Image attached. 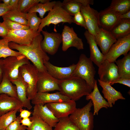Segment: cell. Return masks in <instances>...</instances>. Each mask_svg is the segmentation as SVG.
Returning a JSON list of instances; mask_svg holds the SVG:
<instances>
[{"mask_svg": "<svg viewBox=\"0 0 130 130\" xmlns=\"http://www.w3.org/2000/svg\"><path fill=\"white\" fill-rule=\"evenodd\" d=\"M43 39V36L40 33L35 37L29 45H20L10 42L9 46L11 49L17 50L31 61L39 72H47L44 64L49 61L50 58L41 47V42Z\"/></svg>", "mask_w": 130, "mask_h": 130, "instance_id": "1", "label": "cell"}, {"mask_svg": "<svg viewBox=\"0 0 130 130\" xmlns=\"http://www.w3.org/2000/svg\"><path fill=\"white\" fill-rule=\"evenodd\" d=\"M59 87L63 94L75 101L88 95L93 90L84 80L74 76L60 80Z\"/></svg>", "mask_w": 130, "mask_h": 130, "instance_id": "2", "label": "cell"}, {"mask_svg": "<svg viewBox=\"0 0 130 130\" xmlns=\"http://www.w3.org/2000/svg\"><path fill=\"white\" fill-rule=\"evenodd\" d=\"M93 105L90 100L85 105L81 108H76L69 117L78 130H93L94 115L91 111Z\"/></svg>", "mask_w": 130, "mask_h": 130, "instance_id": "3", "label": "cell"}, {"mask_svg": "<svg viewBox=\"0 0 130 130\" xmlns=\"http://www.w3.org/2000/svg\"><path fill=\"white\" fill-rule=\"evenodd\" d=\"M62 2L56 1L52 9L49 11L47 15L41 19V21L38 32H40L43 28L48 26L51 24L55 25L61 23H67L71 24L73 23V17L68 13L63 8Z\"/></svg>", "mask_w": 130, "mask_h": 130, "instance_id": "4", "label": "cell"}, {"mask_svg": "<svg viewBox=\"0 0 130 130\" xmlns=\"http://www.w3.org/2000/svg\"><path fill=\"white\" fill-rule=\"evenodd\" d=\"M72 76L83 79L93 90L96 80L94 78L96 72L93 62L90 58L82 54Z\"/></svg>", "mask_w": 130, "mask_h": 130, "instance_id": "5", "label": "cell"}, {"mask_svg": "<svg viewBox=\"0 0 130 130\" xmlns=\"http://www.w3.org/2000/svg\"><path fill=\"white\" fill-rule=\"evenodd\" d=\"M39 71L36 67L30 63L24 65L19 69V73L27 84V96L30 100L37 93V84Z\"/></svg>", "mask_w": 130, "mask_h": 130, "instance_id": "6", "label": "cell"}, {"mask_svg": "<svg viewBox=\"0 0 130 130\" xmlns=\"http://www.w3.org/2000/svg\"><path fill=\"white\" fill-rule=\"evenodd\" d=\"M3 62L4 74L11 82L18 78L20 67L30 63L29 60L23 55L9 57L3 59Z\"/></svg>", "mask_w": 130, "mask_h": 130, "instance_id": "7", "label": "cell"}, {"mask_svg": "<svg viewBox=\"0 0 130 130\" xmlns=\"http://www.w3.org/2000/svg\"><path fill=\"white\" fill-rule=\"evenodd\" d=\"M130 50V34L118 39L104 56V60L115 63L120 56L127 54Z\"/></svg>", "mask_w": 130, "mask_h": 130, "instance_id": "8", "label": "cell"}, {"mask_svg": "<svg viewBox=\"0 0 130 130\" xmlns=\"http://www.w3.org/2000/svg\"><path fill=\"white\" fill-rule=\"evenodd\" d=\"M80 12L85 21L87 30L95 36L100 28L99 20V12L90 7V5L81 7Z\"/></svg>", "mask_w": 130, "mask_h": 130, "instance_id": "9", "label": "cell"}, {"mask_svg": "<svg viewBox=\"0 0 130 130\" xmlns=\"http://www.w3.org/2000/svg\"><path fill=\"white\" fill-rule=\"evenodd\" d=\"M40 33L38 31L30 29L10 30L3 38L7 39L9 42H13L20 45H28L30 44L35 37Z\"/></svg>", "mask_w": 130, "mask_h": 130, "instance_id": "10", "label": "cell"}, {"mask_svg": "<svg viewBox=\"0 0 130 130\" xmlns=\"http://www.w3.org/2000/svg\"><path fill=\"white\" fill-rule=\"evenodd\" d=\"M41 32L44 36L40 43L42 49L46 53L54 55L57 52L62 42L61 34L56 32H49L43 30Z\"/></svg>", "mask_w": 130, "mask_h": 130, "instance_id": "11", "label": "cell"}, {"mask_svg": "<svg viewBox=\"0 0 130 130\" xmlns=\"http://www.w3.org/2000/svg\"><path fill=\"white\" fill-rule=\"evenodd\" d=\"M46 104L58 119L69 116L77 108L75 101L71 99Z\"/></svg>", "mask_w": 130, "mask_h": 130, "instance_id": "12", "label": "cell"}, {"mask_svg": "<svg viewBox=\"0 0 130 130\" xmlns=\"http://www.w3.org/2000/svg\"><path fill=\"white\" fill-rule=\"evenodd\" d=\"M62 38V49L65 52L71 47H74L78 50L84 49L82 39L79 38L73 27L64 26L61 34Z\"/></svg>", "mask_w": 130, "mask_h": 130, "instance_id": "13", "label": "cell"}, {"mask_svg": "<svg viewBox=\"0 0 130 130\" xmlns=\"http://www.w3.org/2000/svg\"><path fill=\"white\" fill-rule=\"evenodd\" d=\"M60 80L53 77L47 72H39L37 84V93L60 91Z\"/></svg>", "mask_w": 130, "mask_h": 130, "instance_id": "14", "label": "cell"}, {"mask_svg": "<svg viewBox=\"0 0 130 130\" xmlns=\"http://www.w3.org/2000/svg\"><path fill=\"white\" fill-rule=\"evenodd\" d=\"M98 73L99 80L104 82L110 83L119 78L116 65L106 60L98 67Z\"/></svg>", "mask_w": 130, "mask_h": 130, "instance_id": "15", "label": "cell"}, {"mask_svg": "<svg viewBox=\"0 0 130 130\" xmlns=\"http://www.w3.org/2000/svg\"><path fill=\"white\" fill-rule=\"evenodd\" d=\"M120 15L109 6L100 11L99 12L100 28L110 32L120 20Z\"/></svg>", "mask_w": 130, "mask_h": 130, "instance_id": "16", "label": "cell"}, {"mask_svg": "<svg viewBox=\"0 0 130 130\" xmlns=\"http://www.w3.org/2000/svg\"><path fill=\"white\" fill-rule=\"evenodd\" d=\"M47 72L55 78L61 80L68 79L72 76L77 66V64H73L66 67L56 66L49 61L44 64Z\"/></svg>", "mask_w": 130, "mask_h": 130, "instance_id": "17", "label": "cell"}, {"mask_svg": "<svg viewBox=\"0 0 130 130\" xmlns=\"http://www.w3.org/2000/svg\"><path fill=\"white\" fill-rule=\"evenodd\" d=\"M70 99L59 91L51 93L48 92L37 93L31 100L32 103L34 105H45L47 104L66 101Z\"/></svg>", "mask_w": 130, "mask_h": 130, "instance_id": "18", "label": "cell"}, {"mask_svg": "<svg viewBox=\"0 0 130 130\" xmlns=\"http://www.w3.org/2000/svg\"><path fill=\"white\" fill-rule=\"evenodd\" d=\"M94 36L95 42L104 56L117 40L110 31L100 28L99 32Z\"/></svg>", "mask_w": 130, "mask_h": 130, "instance_id": "19", "label": "cell"}, {"mask_svg": "<svg viewBox=\"0 0 130 130\" xmlns=\"http://www.w3.org/2000/svg\"><path fill=\"white\" fill-rule=\"evenodd\" d=\"M84 35L89 46V58L93 62L99 67L104 60V56L99 49L95 42L94 36L87 30L84 32Z\"/></svg>", "mask_w": 130, "mask_h": 130, "instance_id": "20", "label": "cell"}, {"mask_svg": "<svg viewBox=\"0 0 130 130\" xmlns=\"http://www.w3.org/2000/svg\"><path fill=\"white\" fill-rule=\"evenodd\" d=\"M92 91L86 96V99L91 100L94 107L93 113L94 116L98 115L99 111L102 108L106 109L110 108L108 102L105 100L101 94L97 85L96 80Z\"/></svg>", "mask_w": 130, "mask_h": 130, "instance_id": "21", "label": "cell"}, {"mask_svg": "<svg viewBox=\"0 0 130 130\" xmlns=\"http://www.w3.org/2000/svg\"><path fill=\"white\" fill-rule=\"evenodd\" d=\"M21 102L17 98L2 94L0 95V115L16 109L19 110L23 107Z\"/></svg>", "mask_w": 130, "mask_h": 130, "instance_id": "22", "label": "cell"}, {"mask_svg": "<svg viewBox=\"0 0 130 130\" xmlns=\"http://www.w3.org/2000/svg\"><path fill=\"white\" fill-rule=\"evenodd\" d=\"M33 112L34 114L52 127H54L59 119L55 116L46 104L34 105Z\"/></svg>", "mask_w": 130, "mask_h": 130, "instance_id": "23", "label": "cell"}, {"mask_svg": "<svg viewBox=\"0 0 130 130\" xmlns=\"http://www.w3.org/2000/svg\"><path fill=\"white\" fill-rule=\"evenodd\" d=\"M99 84L102 88V92L104 98L107 100L110 108L113 107L115 102L119 99L125 100V98L120 91L115 90L108 82H105L98 80Z\"/></svg>", "mask_w": 130, "mask_h": 130, "instance_id": "24", "label": "cell"}, {"mask_svg": "<svg viewBox=\"0 0 130 130\" xmlns=\"http://www.w3.org/2000/svg\"><path fill=\"white\" fill-rule=\"evenodd\" d=\"M12 82L16 87L18 99L22 103L23 107L28 110L31 109L32 106L30 100L27 96V85L19 73L18 78Z\"/></svg>", "mask_w": 130, "mask_h": 130, "instance_id": "25", "label": "cell"}, {"mask_svg": "<svg viewBox=\"0 0 130 130\" xmlns=\"http://www.w3.org/2000/svg\"><path fill=\"white\" fill-rule=\"evenodd\" d=\"M110 32L117 40L130 34V19H120Z\"/></svg>", "mask_w": 130, "mask_h": 130, "instance_id": "26", "label": "cell"}, {"mask_svg": "<svg viewBox=\"0 0 130 130\" xmlns=\"http://www.w3.org/2000/svg\"><path fill=\"white\" fill-rule=\"evenodd\" d=\"M115 62L117 67L119 77L130 78V52L122 59L116 60Z\"/></svg>", "mask_w": 130, "mask_h": 130, "instance_id": "27", "label": "cell"}, {"mask_svg": "<svg viewBox=\"0 0 130 130\" xmlns=\"http://www.w3.org/2000/svg\"><path fill=\"white\" fill-rule=\"evenodd\" d=\"M27 13L21 12L17 9H14L10 10L2 17L3 19H6L23 25L27 26Z\"/></svg>", "mask_w": 130, "mask_h": 130, "instance_id": "28", "label": "cell"}, {"mask_svg": "<svg viewBox=\"0 0 130 130\" xmlns=\"http://www.w3.org/2000/svg\"><path fill=\"white\" fill-rule=\"evenodd\" d=\"M2 94L18 98L16 86L13 84L4 74L0 84V95Z\"/></svg>", "mask_w": 130, "mask_h": 130, "instance_id": "29", "label": "cell"}, {"mask_svg": "<svg viewBox=\"0 0 130 130\" xmlns=\"http://www.w3.org/2000/svg\"><path fill=\"white\" fill-rule=\"evenodd\" d=\"M47 0V1L44 3H38L31 7L28 11V13H38L40 17L42 19L46 13L50 11L53 8L55 4L56 1H50Z\"/></svg>", "mask_w": 130, "mask_h": 130, "instance_id": "30", "label": "cell"}, {"mask_svg": "<svg viewBox=\"0 0 130 130\" xmlns=\"http://www.w3.org/2000/svg\"><path fill=\"white\" fill-rule=\"evenodd\" d=\"M9 42L5 38L0 39V59L2 58L4 59L11 56L19 57L23 55L19 52L11 49L9 46Z\"/></svg>", "mask_w": 130, "mask_h": 130, "instance_id": "31", "label": "cell"}, {"mask_svg": "<svg viewBox=\"0 0 130 130\" xmlns=\"http://www.w3.org/2000/svg\"><path fill=\"white\" fill-rule=\"evenodd\" d=\"M109 7L120 15L130 11V0H112Z\"/></svg>", "mask_w": 130, "mask_h": 130, "instance_id": "32", "label": "cell"}, {"mask_svg": "<svg viewBox=\"0 0 130 130\" xmlns=\"http://www.w3.org/2000/svg\"><path fill=\"white\" fill-rule=\"evenodd\" d=\"M62 3L63 9L72 16L80 12L82 6L78 0H64Z\"/></svg>", "mask_w": 130, "mask_h": 130, "instance_id": "33", "label": "cell"}, {"mask_svg": "<svg viewBox=\"0 0 130 130\" xmlns=\"http://www.w3.org/2000/svg\"><path fill=\"white\" fill-rule=\"evenodd\" d=\"M30 117L32 123L30 127H26L27 130H52V127L36 115L32 113Z\"/></svg>", "mask_w": 130, "mask_h": 130, "instance_id": "34", "label": "cell"}, {"mask_svg": "<svg viewBox=\"0 0 130 130\" xmlns=\"http://www.w3.org/2000/svg\"><path fill=\"white\" fill-rule=\"evenodd\" d=\"M18 109L12 110L2 115L0 117V130L6 129V128L16 119Z\"/></svg>", "mask_w": 130, "mask_h": 130, "instance_id": "35", "label": "cell"}, {"mask_svg": "<svg viewBox=\"0 0 130 130\" xmlns=\"http://www.w3.org/2000/svg\"><path fill=\"white\" fill-rule=\"evenodd\" d=\"M54 130H78L69 116L59 119Z\"/></svg>", "mask_w": 130, "mask_h": 130, "instance_id": "36", "label": "cell"}, {"mask_svg": "<svg viewBox=\"0 0 130 130\" xmlns=\"http://www.w3.org/2000/svg\"><path fill=\"white\" fill-rule=\"evenodd\" d=\"M47 0H19L17 10L20 12L27 13L28 10L36 4L41 3H44Z\"/></svg>", "mask_w": 130, "mask_h": 130, "instance_id": "37", "label": "cell"}, {"mask_svg": "<svg viewBox=\"0 0 130 130\" xmlns=\"http://www.w3.org/2000/svg\"><path fill=\"white\" fill-rule=\"evenodd\" d=\"M41 19L38 17L36 12L28 13L27 14V26L30 29L38 31L41 23Z\"/></svg>", "mask_w": 130, "mask_h": 130, "instance_id": "38", "label": "cell"}, {"mask_svg": "<svg viewBox=\"0 0 130 130\" xmlns=\"http://www.w3.org/2000/svg\"><path fill=\"white\" fill-rule=\"evenodd\" d=\"M3 19V24L9 31L30 29L29 27L27 26L23 25L6 19Z\"/></svg>", "mask_w": 130, "mask_h": 130, "instance_id": "39", "label": "cell"}, {"mask_svg": "<svg viewBox=\"0 0 130 130\" xmlns=\"http://www.w3.org/2000/svg\"><path fill=\"white\" fill-rule=\"evenodd\" d=\"M21 119L19 116L17 117L16 119L6 128V130H26V127L20 124Z\"/></svg>", "mask_w": 130, "mask_h": 130, "instance_id": "40", "label": "cell"}, {"mask_svg": "<svg viewBox=\"0 0 130 130\" xmlns=\"http://www.w3.org/2000/svg\"><path fill=\"white\" fill-rule=\"evenodd\" d=\"M73 17V23L84 27L87 30V27L84 19L80 12L75 14Z\"/></svg>", "mask_w": 130, "mask_h": 130, "instance_id": "41", "label": "cell"}, {"mask_svg": "<svg viewBox=\"0 0 130 130\" xmlns=\"http://www.w3.org/2000/svg\"><path fill=\"white\" fill-rule=\"evenodd\" d=\"M111 85L115 83H119L130 87V78H119L116 79L109 83Z\"/></svg>", "mask_w": 130, "mask_h": 130, "instance_id": "42", "label": "cell"}, {"mask_svg": "<svg viewBox=\"0 0 130 130\" xmlns=\"http://www.w3.org/2000/svg\"><path fill=\"white\" fill-rule=\"evenodd\" d=\"M12 10V8L9 6H7L3 3H0V16H2Z\"/></svg>", "mask_w": 130, "mask_h": 130, "instance_id": "43", "label": "cell"}, {"mask_svg": "<svg viewBox=\"0 0 130 130\" xmlns=\"http://www.w3.org/2000/svg\"><path fill=\"white\" fill-rule=\"evenodd\" d=\"M9 31L2 22H0V37L3 38L8 34Z\"/></svg>", "mask_w": 130, "mask_h": 130, "instance_id": "44", "label": "cell"}, {"mask_svg": "<svg viewBox=\"0 0 130 130\" xmlns=\"http://www.w3.org/2000/svg\"><path fill=\"white\" fill-rule=\"evenodd\" d=\"M19 111L20 113L19 116L21 119L29 118L32 113L30 111L22 108L20 109Z\"/></svg>", "mask_w": 130, "mask_h": 130, "instance_id": "45", "label": "cell"}, {"mask_svg": "<svg viewBox=\"0 0 130 130\" xmlns=\"http://www.w3.org/2000/svg\"><path fill=\"white\" fill-rule=\"evenodd\" d=\"M20 124L23 126L29 127L31 126L32 122L29 118H26L21 119Z\"/></svg>", "mask_w": 130, "mask_h": 130, "instance_id": "46", "label": "cell"}, {"mask_svg": "<svg viewBox=\"0 0 130 130\" xmlns=\"http://www.w3.org/2000/svg\"><path fill=\"white\" fill-rule=\"evenodd\" d=\"M4 74L3 59H0V84L3 78Z\"/></svg>", "mask_w": 130, "mask_h": 130, "instance_id": "47", "label": "cell"}, {"mask_svg": "<svg viewBox=\"0 0 130 130\" xmlns=\"http://www.w3.org/2000/svg\"><path fill=\"white\" fill-rule=\"evenodd\" d=\"M19 1V0H11L9 6L12 10L17 9Z\"/></svg>", "mask_w": 130, "mask_h": 130, "instance_id": "48", "label": "cell"}, {"mask_svg": "<svg viewBox=\"0 0 130 130\" xmlns=\"http://www.w3.org/2000/svg\"><path fill=\"white\" fill-rule=\"evenodd\" d=\"M120 19H130V11L119 16Z\"/></svg>", "mask_w": 130, "mask_h": 130, "instance_id": "49", "label": "cell"}, {"mask_svg": "<svg viewBox=\"0 0 130 130\" xmlns=\"http://www.w3.org/2000/svg\"><path fill=\"white\" fill-rule=\"evenodd\" d=\"M1 1L3 2V3L6 5L9 6L11 0H2Z\"/></svg>", "mask_w": 130, "mask_h": 130, "instance_id": "50", "label": "cell"}, {"mask_svg": "<svg viewBox=\"0 0 130 130\" xmlns=\"http://www.w3.org/2000/svg\"><path fill=\"white\" fill-rule=\"evenodd\" d=\"M6 130V129H3V130Z\"/></svg>", "mask_w": 130, "mask_h": 130, "instance_id": "51", "label": "cell"}, {"mask_svg": "<svg viewBox=\"0 0 130 130\" xmlns=\"http://www.w3.org/2000/svg\"></svg>", "mask_w": 130, "mask_h": 130, "instance_id": "52", "label": "cell"}]
</instances>
